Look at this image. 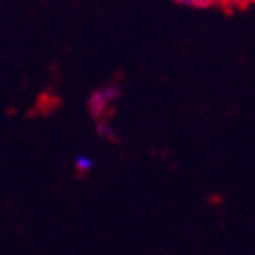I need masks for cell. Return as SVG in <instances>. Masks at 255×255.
Segmentation results:
<instances>
[{"instance_id": "1", "label": "cell", "mask_w": 255, "mask_h": 255, "mask_svg": "<svg viewBox=\"0 0 255 255\" xmlns=\"http://www.w3.org/2000/svg\"><path fill=\"white\" fill-rule=\"evenodd\" d=\"M123 90L119 84H104L102 88H98L96 92L90 94L88 98V113L92 119L100 121V119H106L109 111L113 109V104L121 98Z\"/></svg>"}, {"instance_id": "2", "label": "cell", "mask_w": 255, "mask_h": 255, "mask_svg": "<svg viewBox=\"0 0 255 255\" xmlns=\"http://www.w3.org/2000/svg\"><path fill=\"white\" fill-rule=\"evenodd\" d=\"M74 167H76V172L78 174H88L94 169V159L86 153H80L76 159H74Z\"/></svg>"}, {"instance_id": "3", "label": "cell", "mask_w": 255, "mask_h": 255, "mask_svg": "<svg viewBox=\"0 0 255 255\" xmlns=\"http://www.w3.org/2000/svg\"><path fill=\"white\" fill-rule=\"evenodd\" d=\"M96 133L102 137V139H115L117 133H115V127L109 119H100L96 121Z\"/></svg>"}, {"instance_id": "4", "label": "cell", "mask_w": 255, "mask_h": 255, "mask_svg": "<svg viewBox=\"0 0 255 255\" xmlns=\"http://www.w3.org/2000/svg\"><path fill=\"white\" fill-rule=\"evenodd\" d=\"M180 6H188V8H208L215 4V0H176Z\"/></svg>"}, {"instance_id": "5", "label": "cell", "mask_w": 255, "mask_h": 255, "mask_svg": "<svg viewBox=\"0 0 255 255\" xmlns=\"http://www.w3.org/2000/svg\"><path fill=\"white\" fill-rule=\"evenodd\" d=\"M215 2H219L223 6H229V8H241V6H247L251 0H215Z\"/></svg>"}]
</instances>
